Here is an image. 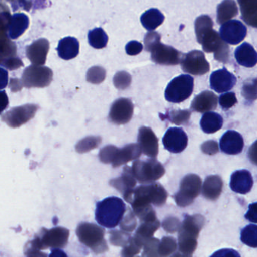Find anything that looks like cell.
I'll list each match as a JSON object with an SVG mask.
<instances>
[{
    "label": "cell",
    "mask_w": 257,
    "mask_h": 257,
    "mask_svg": "<svg viewBox=\"0 0 257 257\" xmlns=\"http://www.w3.org/2000/svg\"><path fill=\"white\" fill-rule=\"evenodd\" d=\"M219 102H220L222 108L229 109V108L233 107L238 102V100H237L235 93L233 92H230V93H226L221 95L220 97L219 98Z\"/></svg>",
    "instance_id": "43"
},
{
    "label": "cell",
    "mask_w": 257,
    "mask_h": 257,
    "mask_svg": "<svg viewBox=\"0 0 257 257\" xmlns=\"http://www.w3.org/2000/svg\"><path fill=\"white\" fill-rule=\"evenodd\" d=\"M241 241L248 247L257 248V225L250 224L241 229Z\"/></svg>",
    "instance_id": "35"
},
{
    "label": "cell",
    "mask_w": 257,
    "mask_h": 257,
    "mask_svg": "<svg viewBox=\"0 0 257 257\" xmlns=\"http://www.w3.org/2000/svg\"><path fill=\"white\" fill-rule=\"evenodd\" d=\"M142 152L139 144H129L121 149L113 145H107L101 150L99 157L103 163H112L113 167L116 168L131 160H137Z\"/></svg>",
    "instance_id": "5"
},
{
    "label": "cell",
    "mask_w": 257,
    "mask_h": 257,
    "mask_svg": "<svg viewBox=\"0 0 257 257\" xmlns=\"http://www.w3.org/2000/svg\"><path fill=\"white\" fill-rule=\"evenodd\" d=\"M194 88V79L189 75H181L174 78L165 90V99L172 103H180L188 99Z\"/></svg>",
    "instance_id": "8"
},
{
    "label": "cell",
    "mask_w": 257,
    "mask_h": 257,
    "mask_svg": "<svg viewBox=\"0 0 257 257\" xmlns=\"http://www.w3.org/2000/svg\"><path fill=\"white\" fill-rule=\"evenodd\" d=\"M253 185V177L249 171H235L231 176L230 187L235 193L247 194L251 190Z\"/></svg>",
    "instance_id": "23"
},
{
    "label": "cell",
    "mask_w": 257,
    "mask_h": 257,
    "mask_svg": "<svg viewBox=\"0 0 257 257\" xmlns=\"http://www.w3.org/2000/svg\"><path fill=\"white\" fill-rule=\"evenodd\" d=\"M170 257H193L192 255L184 254V253H181V252H175L174 254H172Z\"/></svg>",
    "instance_id": "59"
},
{
    "label": "cell",
    "mask_w": 257,
    "mask_h": 257,
    "mask_svg": "<svg viewBox=\"0 0 257 257\" xmlns=\"http://www.w3.org/2000/svg\"><path fill=\"white\" fill-rule=\"evenodd\" d=\"M160 225L161 224L158 220H154V221L143 222L139 226L134 237L140 244L144 245L145 242L147 240L153 238L154 233L159 229Z\"/></svg>",
    "instance_id": "32"
},
{
    "label": "cell",
    "mask_w": 257,
    "mask_h": 257,
    "mask_svg": "<svg viewBox=\"0 0 257 257\" xmlns=\"http://www.w3.org/2000/svg\"><path fill=\"white\" fill-rule=\"evenodd\" d=\"M110 241L116 247H125L129 243L131 235L125 231L113 230L110 232Z\"/></svg>",
    "instance_id": "37"
},
{
    "label": "cell",
    "mask_w": 257,
    "mask_h": 257,
    "mask_svg": "<svg viewBox=\"0 0 257 257\" xmlns=\"http://www.w3.org/2000/svg\"><path fill=\"white\" fill-rule=\"evenodd\" d=\"M136 257H139V256H136Z\"/></svg>",
    "instance_id": "61"
},
{
    "label": "cell",
    "mask_w": 257,
    "mask_h": 257,
    "mask_svg": "<svg viewBox=\"0 0 257 257\" xmlns=\"http://www.w3.org/2000/svg\"><path fill=\"white\" fill-rule=\"evenodd\" d=\"M2 83H1V88L3 89L6 87L7 85L8 82V73L6 71H5L4 69H2Z\"/></svg>",
    "instance_id": "58"
},
{
    "label": "cell",
    "mask_w": 257,
    "mask_h": 257,
    "mask_svg": "<svg viewBox=\"0 0 257 257\" xmlns=\"http://www.w3.org/2000/svg\"><path fill=\"white\" fill-rule=\"evenodd\" d=\"M190 114H190V111H187V110L184 111H172L170 113V116L167 118L175 124H183L184 122L188 121Z\"/></svg>",
    "instance_id": "45"
},
{
    "label": "cell",
    "mask_w": 257,
    "mask_h": 257,
    "mask_svg": "<svg viewBox=\"0 0 257 257\" xmlns=\"http://www.w3.org/2000/svg\"><path fill=\"white\" fill-rule=\"evenodd\" d=\"M135 214L131 209H128L126 215L124 217L122 223H120L121 229L125 232H131L137 227V220Z\"/></svg>",
    "instance_id": "40"
},
{
    "label": "cell",
    "mask_w": 257,
    "mask_h": 257,
    "mask_svg": "<svg viewBox=\"0 0 257 257\" xmlns=\"http://www.w3.org/2000/svg\"><path fill=\"white\" fill-rule=\"evenodd\" d=\"M160 241L158 238H152L147 240L143 245V257H159L158 247Z\"/></svg>",
    "instance_id": "39"
},
{
    "label": "cell",
    "mask_w": 257,
    "mask_h": 257,
    "mask_svg": "<svg viewBox=\"0 0 257 257\" xmlns=\"http://www.w3.org/2000/svg\"><path fill=\"white\" fill-rule=\"evenodd\" d=\"M162 142L166 150L174 154H178L187 148L188 137L182 128L170 127L164 134Z\"/></svg>",
    "instance_id": "16"
},
{
    "label": "cell",
    "mask_w": 257,
    "mask_h": 257,
    "mask_svg": "<svg viewBox=\"0 0 257 257\" xmlns=\"http://www.w3.org/2000/svg\"><path fill=\"white\" fill-rule=\"evenodd\" d=\"M202 181L198 175L190 174L183 178L180 190L175 194V202L180 207L191 205L202 191Z\"/></svg>",
    "instance_id": "9"
},
{
    "label": "cell",
    "mask_w": 257,
    "mask_h": 257,
    "mask_svg": "<svg viewBox=\"0 0 257 257\" xmlns=\"http://www.w3.org/2000/svg\"><path fill=\"white\" fill-rule=\"evenodd\" d=\"M244 142L242 136L238 132L228 130L220 139V150L229 155L240 154L244 148Z\"/></svg>",
    "instance_id": "21"
},
{
    "label": "cell",
    "mask_w": 257,
    "mask_h": 257,
    "mask_svg": "<svg viewBox=\"0 0 257 257\" xmlns=\"http://www.w3.org/2000/svg\"><path fill=\"white\" fill-rule=\"evenodd\" d=\"M148 51L152 54V61L158 64L175 66L181 61V53L172 47L161 43V41L152 45Z\"/></svg>",
    "instance_id": "13"
},
{
    "label": "cell",
    "mask_w": 257,
    "mask_h": 257,
    "mask_svg": "<svg viewBox=\"0 0 257 257\" xmlns=\"http://www.w3.org/2000/svg\"><path fill=\"white\" fill-rule=\"evenodd\" d=\"M159 41H161V36L159 33L153 31L148 33L144 38L145 48L146 51H149L152 45H155Z\"/></svg>",
    "instance_id": "48"
},
{
    "label": "cell",
    "mask_w": 257,
    "mask_h": 257,
    "mask_svg": "<svg viewBox=\"0 0 257 257\" xmlns=\"http://www.w3.org/2000/svg\"><path fill=\"white\" fill-rule=\"evenodd\" d=\"M2 111H4L8 107L9 104V99H8L7 95L6 94L4 91H2Z\"/></svg>",
    "instance_id": "57"
},
{
    "label": "cell",
    "mask_w": 257,
    "mask_h": 257,
    "mask_svg": "<svg viewBox=\"0 0 257 257\" xmlns=\"http://www.w3.org/2000/svg\"><path fill=\"white\" fill-rule=\"evenodd\" d=\"M59 57L63 60L75 58L79 53V42L74 37H66L59 42L57 46Z\"/></svg>",
    "instance_id": "28"
},
{
    "label": "cell",
    "mask_w": 257,
    "mask_h": 257,
    "mask_svg": "<svg viewBox=\"0 0 257 257\" xmlns=\"http://www.w3.org/2000/svg\"><path fill=\"white\" fill-rule=\"evenodd\" d=\"M48 257H68L66 253L61 249H53Z\"/></svg>",
    "instance_id": "56"
},
{
    "label": "cell",
    "mask_w": 257,
    "mask_h": 257,
    "mask_svg": "<svg viewBox=\"0 0 257 257\" xmlns=\"http://www.w3.org/2000/svg\"><path fill=\"white\" fill-rule=\"evenodd\" d=\"M210 257H241L240 253L233 249L225 248L216 251Z\"/></svg>",
    "instance_id": "52"
},
{
    "label": "cell",
    "mask_w": 257,
    "mask_h": 257,
    "mask_svg": "<svg viewBox=\"0 0 257 257\" xmlns=\"http://www.w3.org/2000/svg\"><path fill=\"white\" fill-rule=\"evenodd\" d=\"M183 71L195 75H205L209 72L210 65L205 54L200 51H192L183 57L181 61Z\"/></svg>",
    "instance_id": "12"
},
{
    "label": "cell",
    "mask_w": 257,
    "mask_h": 257,
    "mask_svg": "<svg viewBox=\"0 0 257 257\" xmlns=\"http://www.w3.org/2000/svg\"><path fill=\"white\" fill-rule=\"evenodd\" d=\"M242 19L248 25L257 28V0H238Z\"/></svg>",
    "instance_id": "30"
},
{
    "label": "cell",
    "mask_w": 257,
    "mask_h": 257,
    "mask_svg": "<svg viewBox=\"0 0 257 257\" xmlns=\"http://www.w3.org/2000/svg\"><path fill=\"white\" fill-rule=\"evenodd\" d=\"M69 231L64 227H55L51 229L42 228L34 239L30 241L32 245L39 250L64 248L68 244Z\"/></svg>",
    "instance_id": "6"
},
{
    "label": "cell",
    "mask_w": 257,
    "mask_h": 257,
    "mask_svg": "<svg viewBox=\"0 0 257 257\" xmlns=\"http://www.w3.org/2000/svg\"><path fill=\"white\" fill-rule=\"evenodd\" d=\"M49 48V42L47 39H39L27 47L26 54L33 65L44 66Z\"/></svg>",
    "instance_id": "22"
},
{
    "label": "cell",
    "mask_w": 257,
    "mask_h": 257,
    "mask_svg": "<svg viewBox=\"0 0 257 257\" xmlns=\"http://www.w3.org/2000/svg\"><path fill=\"white\" fill-rule=\"evenodd\" d=\"M245 219L251 223H257V202L249 205L248 211L245 214Z\"/></svg>",
    "instance_id": "53"
},
{
    "label": "cell",
    "mask_w": 257,
    "mask_h": 257,
    "mask_svg": "<svg viewBox=\"0 0 257 257\" xmlns=\"http://www.w3.org/2000/svg\"><path fill=\"white\" fill-rule=\"evenodd\" d=\"M223 185L222 178L218 175L207 177L202 185V195L209 200H217L221 194Z\"/></svg>",
    "instance_id": "27"
},
{
    "label": "cell",
    "mask_w": 257,
    "mask_h": 257,
    "mask_svg": "<svg viewBox=\"0 0 257 257\" xmlns=\"http://www.w3.org/2000/svg\"><path fill=\"white\" fill-rule=\"evenodd\" d=\"M212 20L208 15H202L196 19L195 27L198 42L202 45L204 51L214 53V58L222 63L229 61V48L227 43L213 29Z\"/></svg>",
    "instance_id": "1"
},
{
    "label": "cell",
    "mask_w": 257,
    "mask_h": 257,
    "mask_svg": "<svg viewBox=\"0 0 257 257\" xmlns=\"http://www.w3.org/2000/svg\"><path fill=\"white\" fill-rule=\"evenodd\" d=\"M138 144L145 155L155 159L158 154V139L152 128L143 126L139 130Z\"/></svg>",
    "instance_id": "20"
},
{
    "label": "cell",
    "mask_w": 257,
    "mask_h": 257,
    "mask_svg": "<svg viewBox=\"0 0 257 257\" xmlns=\"http://www.w3.org/2000/svg\"><path fill=\"white\" fill-rule=\"evenodd\" d=\"M16 57V47L13 42H10L7 37L4 38L3 43L2 60Z\"/></svg>",
    "instance_id": "44"
},
{
    "label": "cell",
    "mask_w": 257,
    "mask_h": 257,
    "mask_svg": "<svg viewBox=\"0 0 257 257\" xmlns=\"http://www.w3.org/2000/svg\"><path fill=\"white\" fill-rule=\"evenodd\" d=\"M247 29L242 22L231 20L222 24L220 29V37L226 43L238 45L247 36Z\"/></svg>",
    "instance_id": "14"
},
{
    "label": "cell",
    "mask_w": 257,
    "mask_h": 257,
    "mask_svg": "<svg viewBox=\"0 0 257 257\" xmlns=\"http://www.w3.org/2000/svg\"><path fill=\"white\" fill-rule=\"evenodd\" d=\"M178 250V244L175 238L166 236L160 241L158 247L159 257H170Z\"/></svg>",
    "instance_id": "36"
},
{
    "label": "cell",
    "mask_w": 257,
    "mask_h": 257,
    "mask_svg": "<svg viewBox=\"0 0 257 257\" xmlns=\"http://www.w3.org/2000/svg\"><path fill=\"white\" fill-rule=\"evenodd\" d=\"M8 1H10V0H8ZM12 1H13V0H12Z\"/></svg>",
    "instance_id": "60"
},
{
    "label": "cell",
    "mask_w": 257,
    "mask_h": 257,
    "mask_svg": "<svg viewBox=\"0 0 257 257\" xmlns=\"http://www.w3.org/2000/svg\"><path fill=\"white\" fill-rule=\"evenodd\" d=\"M3 27H6L8 36L11 39H16L26 31L29 27L28 17L22 13L15 14L10 16L9 12L6 17L3 16Z\"/></svg>",
    "instance_id": "17"
},
{
    "label": "cell",
    "mask_w": 257,
    "mask_h": 257,
    "mask_svg": "<svg viewBox=\"0 0 257 257\" xmlns=\"http://www.w3.org/2000/svg\"><path fill=\"white\" fill-rule=\"evenodd\" d=\"M39 108L37 105L33 104L15 107L2 115V120L10 127H20L33 118Z\"/></svg>",
    "instance_id": "11"
},
{
    "label": "cell",
    "mask_w": 257,
    "mask_h": 257,
    "mask_svg": "<svg viewBox=\"0 0 257 257\" xmlns=\"http://www.w3.org/2000/svg\"><path fill=\"white\" fill-rule=\"evenodd\" d=\"M143 46L140 42L137 41H131L127 44L125 47V51L128 55L135 56L141 53L143 51Z\"/></svg>",
    "instance_id": "49"
},
{
    "label": "cell",
    "mask_w": 257,
    "mask_h": 257,
    "mask_svg": "<svg viewBox=\"0 0 257 257\" xmlns=\"http://www.w3.org/2000/svg\"><path fill=\"white\" fill-rule=\"evenodd\" d=\"M235 57L238 64L252 68L257 64V52L250 44L244 42L236 48Z\"/></svg>",
    "instance_id": "25"
},
{
    "label": "cell",
    "mask_w": 257,
    "mask_h": 257,
    "mask_svg": "<svg viewBox=\"0 0 257 257\" xmlns=\"http://www.w3.org/2000/svg\"><path fill=\"white\" fill-rule=\"evenodd\" d=\"M2 66H5L6 69H9V70H15V69L23 66V63L21 59L15 57L2 60Z\"/></svg>",
    "instance_id": "50"
},
{
    "label": "cell",
    "mask_w": 257,
    "mask_h": 257,
    "mask_svg": "<svg viewBox=\"0 0 257 257\" xmlns=\"http://www.w3.org/2000/svg\"><path fill=\"white\" fill-rule=\"evenodd\" d=\"M53 72L49 68L43 66L32 65L24 69L21 82L27 88L45 87L51 84Z\"/></svg>",
    "instance_id": "10"
},
{
    "label": "cell",
    "mask_w": 257,
    "mask_h": 257,
    "mask_svg": "<svg viewBox=\"0 0 257 257\" xmlns=\"http://www.w3.org/2000/svg\"><path fill=\"white\" fill-rule=\"evenodd\" d=\"M143 245H142L134 237H131L128 244H127L122 251V257H135L140 253Z\"/></svg>",
    "instance_id": "38"
},
{
    "label": "cell",
    "mask_w": 257,
    "mask_h": 257,
    "mask_svg": "<svg viewBox=\"0 0 257 257\" xmlns=\"http://www.w3.org/2000/svg\"><path fill=\"white\" fill-rule=\"evenodd\" d=\"M134 105L130 99L121 98L113 102L110 108V121L115 124L122 125L128 123L134 114Z\"/></svg>",
    "instance_id": "15"
},
{
    "label": "cell",
    "mask_w": 257,
    "mask_h": 257,
    "mask_svg": "<svg viewBox=\"0 0 257 257\" xmlns=\"http://www.w3.org/2000/svg\"><path fill=\"white\" fill-rule=\"evenodd\" d=\"M242 94L248 100L257 99V79L251 80L244 84Z\"/></svg>",
    "instance_id": "42"
},
{
    "label": "cell",
    "mask_w": 257,
    "mask_h": 257,
    "mask_svg": "<svg viewBox=\"0 0 257 257\" xmlns=\"http://www.w3.org/2000/svg\"><path fill=\"white\" fill-rule=\"evenodd\" d=\"M125 201L131 204L133 209L140 207L154 205L157 207L164 205L167 199L165 189L159 184L151 183L139 186L123 195Z\"/></svg>",
    "instance_id": "2"
},
{
    "label": "cell",
    "mask_w": 257,
    "mask_h": 257,
    "mask_svg": "<svg viewBox=\"0 0 257 257\" xmlns=\"http://www.w3.org/2000/svg\"><path fill=\"white\" fill-rule=\"evenodd\" d=\"M164 16L158 9H151L142 15L140 21L143 27L149 31H153L163 24Z\"/></svg>",
    "instance_id": "31"
},
{
    "label": "cell",
    "mask_w": 257,
    "mask_h": 257,
    "mask_svg": "<svg viewBox=\"0 0 257 257\" xmlns=\"http://www.w3.org/2000/svg\"><path fill=\"white\" fill-rule=\"evenodd\" d=\"M126 213L125 202L112 196L96 204L95 220L103 227L114 229L120 225Z\"/></svg>",
    "instance_id": "3"
},
{
    "label": "cell",
    "mask_w": 257,
    "mask_h": 257,
    "mask_svg": "<svg viewBox=\"0 0 257 257\" xmlns=\"http://www.w3.org/2000/svg\"><path fill=\"white\" fill-rule=\"evenodd\" d=\"M205 217L199 215H187L181 224L178 233V239L195 240L197 241L199 232L205 225Z\"/></svg>",
    "instance_id": "18"
},
{
    "label": "cell",
    "mask_w": 257,
    "mask_h": 257,
    "mask_svg": "<svg viewBox=\"0 0 257 257\" xmlns=\"http://www.w3.org/2000/svg\"><path fill=\"white\" fill-rule=\"evenodd\" d=\"M14 7V10L17 9H23L25 10H30L31 8V1L30 0H14V3H12Z\"/></svg>",
    "instance_id": "54"
},
{
    "label": "cell",
    "mask_w": 257,
    "mask_h": 257,
    "mask_svg": "<svg viewBox=\"0 0 257 257\" xmlns=\"http://www.w3.org/2000/svg\"><path fill=\"white\" fill-rule=\"evenodd\" d=\"M80 242L90 248L96 254L106 253L109 250L105 236V229L95 223H81L76 231Z\"/></svg>",
    "instance_id": "4"
},
{
    "label": "cell",
    "mask_w": 257,
    "mask_h": 257,
    "mask_svg": "<svg viewBox=\"0 0 257 257\" xmlns=\"http://www.w3.org/2000/svg\"><path fill=\"white\" fill-rule=\"evenodd\" d=\"M106 72L104 68L100 66H95L91 68L87 73V79L89 82L94 83V84H99L102 82L105 78Z\"/></svg>",
    "instance_id": "41"
},
{
    "label": "cell",
    "mask_w": 257,
    "mask_h": 257,
    "mask_svg": "<svg viewBox=\"0 0 257 257\" xmlns=\"http://www.w3.org/2000/svg\"><path fill=\"white\" fill-rule=\"evenodd\" d=\"M132 172L136 179L141 184H151L160 179L165 173V169L155 159L136 160L132 166Z\"/></svg>",
    "instance_id": "7"
},
{
    "label": "cell",
    "mask_w": 257,
    "mask_h": 257,
    "mask_svg": "<svg viewBox=\"0 0 257 257\" xmlns=\"http://www.w3.org/2000/svg\"><path fill=\"white\" fill-rule=\"evenodd\" d=\"M131 83V76L125 72H118L114 77V84L117 88L125 89Z\"/></svg>",
    "instance_id": "46"
},
{
    "label": "cell",
    "mask_w": 257,
    "mask_h": 257,
    "mask_svg": "<svg viewBox=\"0 0 257 257\" xmlns=\"http://www.w3.org/2000/svg\"><path fill=\"white\" fill-rule=\"evenodd\" d=\"M137 181L132 172V168L125 166L122 176L116 179L111 180L110 182L112 187H115L118 191L125 195L128 192L134 190Z\"/></svg>",
    "instance_id": "26"
},
{
    "label": "cell",
    "mask_w": 257,
    "mask_h": 257,
    "mask_svg": "<svg viewBox=\"0 0 257 257\" xmlns=\"http://www.w3.org/2000/svg\"><path fill=\"white\" fill-rule=\"evenodd\" d=\"M201 128L204 133L211 134L220 130L223 125V119L217 113L206 112L202 116L200 121Z\"/></svg>",
    "instance_id": "29"
},
{
    "label": "cell",
    "mask_w": 257,
    "mask_h": 257,
    "mask_svg": "<svg viewBox=\"0 0 257 257\" xmlns=\"http://www.w3.org/2000/svg\"><path fill=\"white\" fill-rule=\"evenodd\" d=\"M217 95L211 91H204L198 95L192 102L191 108L199 113L209 112L217 107Z\"/></svg>",
    "instance_id": "24"
},
{
    "label": "cell",
    "mask_w": 257,
    "mask_h": 257,
    "mask_svg": "<svg viewBox=\"0 0 257 257\" xmlns=\"http://www.w3.org/2000/svg\"><path fill=\"white\" fill-rule=\"evenodd\" d=\"M88 39L91 46L96 49H101L107 46L108 36L102 28H95L89 31Z\"/></svg>",
    "instance_id": "34"
},
{
    "label": "cell",
    "mask_w": 257,
    "mask_h": 257,
    "mask_svg": "<svg viewBox=\"0 0 257 257\" xmlns=\"http://www.w3.org/2000/svg\"><path fill=\"white\" fill-rule=\"evenodd\" d=\"M182 223H180L179 220L175 217H168L163 222L162 226L164 229L167 232H179Z\"/></svg>",
    "instance_id": "47"
},
{
    "label": "cell",
    "mask_w": 257,
    "mask_h": 257,
    "mask_svg": "<svg viewBox=\"0 0 257 257\" xmlns=\"http://www.w3.org/2000/svg\"><path fill=\"white\" fill-rule=\"evenodd\" d=\"M24 254L27 257H48L46 253L41 252V250L32 245L30 242L26 245Z\"/></svg>",
    "instance_id": "51"
},
{
    "label": "cell",
    "mask_w": 257,
    "mask_h": 257,
    "mask_svg": "<svg viewBox=\"0 0 257 257\" xmlns=\"http://www.w3.org/2000/svg\"><path fill=\"white\" fill-rule=\"evenodd\" d=\"M238 9L234 0H224L217 7V22L223 24L238 15Z\"/></svg>",
    "instance_id": "33"
},
{
    "label": "cell",
    "mask_w": 257,
    "mask_h": 257,
    "mask_svg": "<svg viewBox=\"0 0 257 257\" xmlns=\"http://www.w3.org/2000/svg\"><path fill=\"white\" fill-rule=\"evenodd\" d=\"M248 157L253 164L257 166V141L252 145L248 151Z\"/></svg>",
    "instance_id": "55"
},
{
    "label": "cell",
    "mask_w": 257,
    "mask_h": 257,
    "mask_svg": "<svg viewBox=\"0 0 257 257\" xmlns=\"http://www.w3.org/2000/svg\"><path fill=\"white\" fill-rule=\"evenodd\" d=\"M237 78L226 68L215 71L210 77L211 88L217 93H225L233 88L236 84Z\"/></svg>",
    "instance_id": "19"
}]
</instances>
